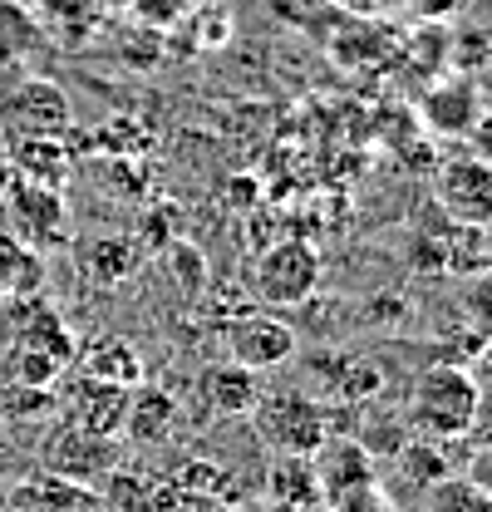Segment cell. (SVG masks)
<instances>
[{
    "instance_id": "obj_1",
    "label": "cell",
    "mask_w": 492,
    "mask_h": 512,
    "mask_svg": "<svg viewBox=\"0 0 492 512\" xmlns=\"http://www.w3.org/2000/svg\"><path fill=\"white\" fill-rule=\"evenodd\" d=\"M473 404H478V380H473L463 365L438 360V365H429V370L414 380V389H409L404 424H409L419 439L463 444L468 419H473Z\"/></svg>"
},
{
    "instance_id": "obj_2",
    "label": "cell",
    "mask_w": 492,
    "mask_h": 512,
    "mask_svg": "<svg viewBox=\"0 0 492 512\" xmlns=\"http://www.w3.org/2000/svg\"><path fill=\"white\" fill-rule=\"evenodd\" d=\"M251 419H256V434L271 453H286V458H310L315 448L325 444L335 429H330V409L286 384V389H261L256 404H251Z\"/></svg>"
},
{
    "instance_id": "obj_3",
    "label": "cell",
    "mask_w": 492,
    "mask_h": 512,
    "mask_svg": "<svg viewBox=\"0 0 492 512\" xmlns=\"http://www.w3.org/2000/svg\"><path fill=\"white\" fill-rule=\"evenodd\" d=\"M74 119V104L45 74H10L0 84V128L10 138H60Z\"/></svg>"
},
{
    "instance_id": "obj_4",
    "label": "cell",
    "mask_w": 492,
    "mask_h": 512,
    "mask_svg": "<svg viewBox=\"0 0 492 512\" xmlns=\"http://www.w3.org/2000/svg\"><path fill=\"white\" fill-rule=\"evenodd\" d=\"M320 276H325V261L310 247L306 237H286L276 247L256 256V271H251V286L256 296L271 306V311H291V306H306L310 296L320 291Z\"/></svg>"
},
{
    "instance_id": "obj_5",
    "label": "cell",
    "mask_w": 492,
    "mask_h": 512,
    "mask_svg": "<svg viewBox=\"0 0 492 512\" xmlns=\"http://www.w3.org/2000/svg\"><path fill=\"white\" fill-rule=\"evenodd\" d=\"M310 468H315V493H320V508H340L350 498H360L369 488H379V463L360 439H325V444L310 453Z\"/></svg>"
},
{
    "instance_id": "obj_6",
    "label": "cell",
    "mask_w": 492,
    "mask_h": 512,
    "mask_svg": "<svg viewBox=\"0 0 492 512\" xmlns=\"http://www.w3.org/2000/svg\"><path fill=\"white\" fill-rule=\"evenodd\" d=\"M0 207H5V227L20 247H60L64 242V197L60 188H45V183H25V178H10L0 192Z\"/></svg>"
},
{
    "instance_id": "obj_7",
    "label": "cell",
    "mask_w": 492,
    "mask_h": 512,
    "mask_svg": "<svg viewBox=\"0 0 492 512\" xmlns=\"http://www.w3.org/2000/svg\"><path fill=\"white\" fill-rule=\"evenodd\" d=\"M227 360L242 365L251 375L261 370H281L286 360H296V330L271 311H251L227 325Z\"/></svg>"
},
{
    "instance_id": "obj_8",
    "label": "cell",
    "mask_w": 492,
    "mask_h": 512,
    "mask_svg": "<svg viewBox=\"0 0 492 512\" xmlns=\"http://www.w3.org/2000/svg\"><path fill=\"white\" fill-rule=\"evenodd\" d=\"M438 207L458 227H492V163L488 158H448L433 178Z\"/></svg>"
},
{
    "instance_id": "obj_9",
    "label": "cell",
    "mask_w": 492,
    "mask_h": 512,
    "mask_svg": "<svg viewBox=\"0 0 492 512\" xmlns=\"http://www.w3.org/2000/svg\"><path fill=\"white\" fill-rule=\"evenodd\" d=\"M79 271L94 281V286H123L133 271H138V261L143 252L123 237V232H99V237H84L79 242Z\"/></svg>"
},
{
    "instance_id": "obj_10",
    "label": "cell",
    "mask_w": 492,
    "mask_h": 512,
    "mask_svg": "<svg viewBox=\"0 0 492 512\" xmlns=\"http://www.w3.org/2000/svg\"><path fill=\"white\" fill-rule=\"evenodd\" d=\"M45 45V20L25 0H0V74H15Z\"/></svg>"
},
{
    "instance_id": "obj_11",
    "label": "cell",
    "mask_w": 492,
    "mask_h": 512,
    "mask_svg": "<svg viewBox=\"0 0 492 512\" xmlns=\"http://www.w3.org/2000/svg\"><path fill=\"white\" fill-rule=\"evenodd\" d=\"M5 168H10V178L45 183V188H64V178H69V158H64L60 138H10Z\"/></svg>"
},
{
    "instance_id": "obj_12",
    "label": "cell",
    "mask_w": 492,
    "mask_h": 512,
    "mask_svg": "<svg viewBox=\"0 0 492 512\" xmlns=\"http://www.w3.org/2000/svg\"><path fill=\"white\" fill-rule=\"evenodd\" d=\"M256 394H261V380L242 370V365H212L207 375H202V404H207V414H217V419H232V414H251V404H256Z\"/></svg>"
},
{
    "instance_id": "obj_13",
    "label": "cell",
    "mask_w": 492,
    "mask_h": 512,
    "mask_svg": "<svg viewBox=\"0 0 492 512\" xmlns=\"http://www.w3.org/2000/svg\"><path fill=\"white\" fill-rule=\"evenodd\" d=\"M123 404H128V389L114 380H89L79 384V399H74V424L89 429V434H104L114 439L123 429Z\"/></svg>"
},
{
    "instance_id": "obj_14",
    "label": "cell",
    "mask_w": 492,
    "mask_h": 512,
    "mask_svg": "<svg viewBox=\"0 0 492 512\" xmlns=\"http://www.w3.org/2000/svg\"><path fill=\"white\" fill-rule=\"evenodd\" d=\"M178 419V399L163 394V389H128V404H123V434L138 439V444H158L168 439Z\"/></svg>"
},
{
    "instance_id": "obj_15",
    "label": "cell",
    "mask_w": 492,
    "mask_h": 512,
    "mask_svg": "<svg viewBox=\"0 0 492 512\" xmlns=\"http://www.w3.org/2000/svg\"><path fill=\"white\" fill-rule=\"evenodd\" d=\"M266 493H271V503L281 512L315 508L320 493H315V468H310V458H286V453H276V463H271V473H266Z\"/></svg>"
},
{
    "instance_id": "obj_16",
    "label": "cell",
    "mask_w": 492,
    "mask_h": 512,
    "mask_svg": "<svg viewBox=\"0 0 492 512\" xmlns=\"http://www.w3.org/2000/svg\"><path fill=\"white\" fill-rule=\"evenodd\" d=\"M419 498H424L419 512H492V498L468 478V473H448V478H438V483L424 488Z\"/></svg>"
},
{
    "instance_id": "obj_17",
    "label": "cell",
    "mask_w": 492,
    "mask_h": 512,
    "mask_svg": "<svg viewBox=\"0 0 492 512\" xmlns=\"http://www.w3.org/2000/svg\"><path fill=\"white\" fill-rule=\"evenodd\" d=\"M429 114H433V128H443V133H463V128L478 119V109H473V89L468 84H448V89H438L429 99Z\"/></svg>"
},
{
    "instance_id": "obj_18",
    "label": "cell",
    "mask_w": 492,
    "mask_h": 512,
    "mask_svg": "<svg viewBox=\"0 0 492 512\" xmlns=\"http://www.w3.org/2000/svg\"><path fill=\"white\" fill-rule=\"evenodd\" d=\"M463 444L473 448V453H492V384H478V404H473V419H468Z\"/></svg>"
},
{
    "instance_id": "obj_19",
    "label": "cell",
    "mask_w": 492,
    "mask_h": 512,
    "mask_svg": "<svg viewBox=\"0 0 492 512\" xmlns=\"http://www.w3.org/2000/svg\"><path fill=\"white\" fill-rule=\"evenodd\" d=\"M128 10H133V20H143L148 30H168V25L183 20L187 0H128Z\"/></svg>"
},
{
    "instance_id": "obj_20",
    "label": "cell",
    "mask_w": 492,
    "mask_h": 512,
    "mask_svg": "<svg viewBox=\"0 0 492 512\" xmlns=\"http://www.w3.org/2000/svg\"><path fill=\"white\" fill-rule=\"evenodd\" d=\"M463 473H468V478H473V483H478V488L492 498V453H473Z\"/></svg>"
},
{
    "instance_id": "obj_21",
    "label": "cell",
    "mask_w": 492,
    "mask_h": 512,
    "mask_svg": "<svg viewBox=\"0 0 492 512\" xmlns=\"http://www.w3.org/2000/svg\"><path fill=\"white\" fill-rule=\"evenodd\" d=\"M5 183H10V168H5V158H0V192H5Z\"/></svg>"
},
{
    "instance_id": "obj_22",
    "label": "cell",
    "mask_w": 492,
    "mask_h": 512,
    "mask_svg": "<svg viewBox=\"0 0 492 512\" xmlns=\"http://www.w3.org/2000/svg\"><path fill=\"white\" fill-rule=\"evenodd\" d=\"M384 5H419V0H384Z\"/></svg>"
},
{
    "instance_id": "obj_23",
    "label": "cell",
    "mask_w": 492,
    "mask_h": 512,
    "mask_svg": "<svg viewBox=\"0 0 492 512\" xmlns=\"http://www.w3.org/2000/svg\"><path fill=\"white\" fill-rule=\"evenodd\" d=\"M306 512H335V508H320V503H315V508H306Z\"/></svg>"
},
{
    "instance_id": "obj_24",
    "label": "cell",
    "mask_w": 492,
    "mask_h": 512,
    "mask_svg": "<svg viewBox=\"0 0 492 512\" xmlns=\"http://www.w3.org/2000/svg\"><path fill=\"white\" fill-rule=\"evenodd\" d=\"M99 5H119V0H99Z\"/></svg>"
}]
</instances>
